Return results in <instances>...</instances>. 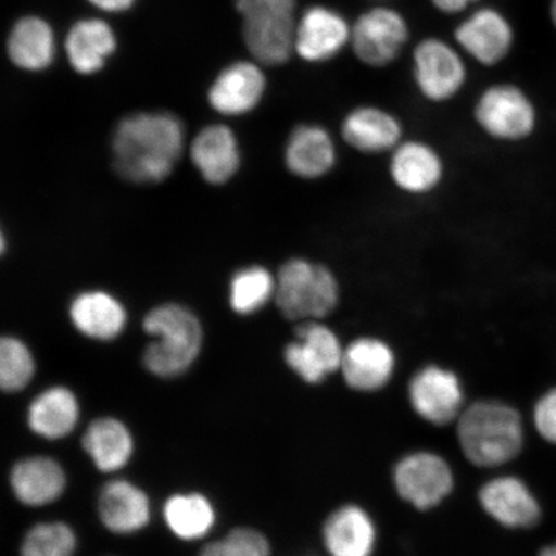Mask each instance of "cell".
Wrapping results in <instances>:
<instances>
[{
  "label": "cell",
  "instance_id": "22",
  "mask_svg": "<svg viewBox=\"0 0 556 556\" xmlns=\"http://www.w3.org/2000/svg\"><path fill=\"white\" fill-rule=\"evenodd\" d=\"M11 485L21 503L45 506L65 490L66 477L58 463L48 457H30L12 469Z\"/></svg>",
  "mask_w": 556,
  "mask_h": 556
},
{
  "label": "cell",
  "instance_id": "21",
  "mask_svg": "<svg viewBox=\"0 0 556 556\" xmlns=\"http://www.w3.org/2000/svg\"><path fill=\"white\" fill-rule=\"evenodd\" d=\"M100 517L104 527L119 534L135 533L148 526L150 503L135 484L114 481L104 485L100 496Z\"/></svg>",
  "mask_w": 556,
  "mask_h": 556
},
{
  "label": "cell",
  "instance_id": "19",
  "mask_svg": "<svg viewBox=\"0 0 556 556\" xmlns=\"http://www.w3.org/2000/svg\"><path fill=\"white\" fill-rule=\"evenodd\" d=\"M481 503L491 517L506 527L531 528L541 518L536 497L518 478L502 477L486 483L481 491Z\"/></svg>",
  "mask_w": 556,
  "mask_h": 556
},
{
  "label": "cell",
  "instance_id": "26",
  "mask_svg": "<svg viewBox=\"0 0 556 556\" xmlns=\"http://www.w3.org/2000/svg\"><path fill=\"white\" fill-rule=\"evenodd\" d=\"M78 420V401L64 387H54L39 394L27 413L33 432L47 440H60L72 433Z\"/></svg>",
  "mask_w": 556,
  "mask_h": 556
},
{
  "label": "cell",
  "instance_id": "16",
  "mask_svg": "<svg viewBox=\"0 0 556 556\" xmlns=\"http://www.w3.org/2000/svg\"><path fill=\"white\" fill-rule=\"evenodd\" d=\"M409 399L415 412L424 419L443 426L454 420L460 412V382L454 372L428 366L415 375L409 386Z\"/></svg>",
  "mask_w": 556,
  "mask_h": 556
},
{
  "label": "cell",
  "instance_id": "35",
  "mask_svg": "<svg viewBox=\"0 0 556 556\" xmlns=\"http://www.w3.org/2000/svg\"><path fill=\"white\" fill-rule=\"evenodd\" d=\"M478 2L479 0H430L438 11L446 15H457Z\"/></svg>",
  "mask_w": 556,
  "mask_h": 556
},
{
  "label": "cell",
  "instance_id": "17",
  "mask_svg": "<svg viewBox=\"0 0 556 556\" xmlns=\"http://www.w3.org/2000/svg\"><path fill=\"white\" fill-rule=\"evenodd\" d=\"M267 80L250 62H238L222 72L208 90V102L224 115L248 114L261 103Z\"/></svg>",
  "mask_w": 556,
  "mask_h": 556
},
{
  "label": "cell",
  "instance_id": "23",
  "mask_svg": "<svg viewBox=\"0 0 556 556\" xmlns=\"http://www.w3.org/2000/svg\"><path fill=\"white\" fill-rule=\"evenodd\" d=\"M70 317L76 329L97 340L115 339L127 323L123 305L102 291H89L76 296L70 307Z\"/></svg>",
  "mask_w": 556,
  "mask_h": 556
},
{
  "label": "cell",
  "instance_id": "18",
  "mask_svg": "<svg viewBox=\"0 0 556 556\" xmlns=\"http://www.w3.org/2000/svg\"><path fill=\"white\" fill-rule=\"evenodd\" d=\"M394 353L384 340L363 337L344 348L342 368L344 378L358 391H375L391 379Z\"/></svg>",
  "mask_w": 556,
  "mask_h": 556
},
{
  "label": "cell",
  "instance_id": "24",
  "mask_svg": "<svg viewBox=\"0 0 556 556\" xmlns=\"http://www.w3.org/2000/svg\"><path fill=\"white\" fill-rule=\"evenodd\" d=\"M326 548L331 556H370L375 542L374 525L357 506H344L326 521Z\"/></svg>",
  "mask_w": 556,
  "mask_h": 556
},
{
  "label": "cell",
  "instance_id": "8",
  "mask_svg": "<svg viewBox=\"0 0 556 556\" xmlns=\"http://www.w3.org/2000/svg\"><path fill=\"white\" fill-rule=\"evenodd\" d=\"M408 39L407 20L389 7L367 10L352 24V51L368 67L381 68L393 64Z\"/></svg>",
  "mask_w": 556,
  "mask_h": 556
},
{
  "label": "cell",
  "instance_id": "28",
  "mask_svg": "<svg viewBox=\"0 0 556 556\" xmlns=\"http://www.w3.org/2000/svg\"><path fill=\"white\" fill-rule=\"evenodd\" d=\"M54 52V35L45 20L26 17L13 27L9 39L13 64L29 72H39L52 64Z\"/></svg>",
  "mask_w": 556,
  "mask_h": 556
},
{
  "label": "cell",
  "instance_id": "9",
  "mask_svg": "<svg viewBox=\"0 0 556 556\" xmlns=\"http://www.w3.org/2000/svg\"><path fill=\"white\" fill-rule=\"evenodd\" d=\"M388 173L402 193L428 197L441 189L446 178V162L432 143L405 138L389 154Z\"/></svg>",
  "mask_w": 556,
  "mask_h": 556
},
{
  "label": "cell",
  "instance_id": "38",
  "mask_svg": "<svg viewBox=\"0 0 556 556\" xmlns=\"http://www.w3.org/2000/svg\"><path fill=\"white\" fill-rule=\"evenodd\" d=\"M551 15H552L553 24L556 27V0H553V2H552Z\"/></svg>",
  "mask_w": 556,
  "mask_h": 556
},
{
  "label": "cell",
  "instance_id": "33",
  "mask_svg": "<svg viewBox=\"0 0 556 556\" xmlns=\"http://www.w3.org/2000/svg\"><path fill=\"white\" fill-rule=\"evenodd\" d=\"M269 544L260 532L238 528L225 539L206 545L199 556H269Z\"/></svg>",
  "mask_w": 556,
  "mask_h": 556
},
{
  "label": "cell",
  "instance_id": "7",
  "mask_svg": "<svg viewBox=\"0 0 556 556\" xmlns=\"http://www.w3.org/2000/svg\"><path fill=\"white\" fill-rule=\"evenodd\" d=\"M413 61L415 86L430 103L450 102L467 86V65L446 40L434 37L420 40Z\"/></svg>",
  "mask_w": 556,
  "mask_h": 556
},
{
  "label": "cell",
  "instance_id": "10",
  "mask_svg": "<svg viewBox=\"0 0 556 556\" xmlns=\"http://www.w3.org/2000/svg\"><path fill=\"white\" fill-rule=\"evenodd\" d=\"M344 348L323 321L299 324L295 339L285 348V361L299 377L308 382L323 381L342 366Z\"/></svg>",
  "mask_w": 556,
  "mask_h": 556
},
{
  "label": "cell",
  "instance_id": "36",
  "mask_svg": "<svg viewBox=\"0 0 556 556\" xmlns=\"http://www.w3.org/2000/svg\"><path fill=\"white\" fill-rule=\"evenodd\" d=\"M90 3L108 12H121L130 9L136 0H89Z\"/></svg>",
  "mask_w": 556,
  "mask_h": 556
},
{
  "label": "cell",
  "instance_id": "1",
  "mask_svg": "<svg viewBox=\"0 0 556 556\" xmlns=\"http://www.w3.org/2000/svg\"><path fill=\"white\" fill-rule=\"evenodd\" d=\"M184 146V125L172 114L125 117L113 139L115 170L129 182H162L182 155Z\"/></svg>",
  "mask_w": 556,
  "mask_h": 556
},
{
  "label": "cell",
  "instance_id": "32",
  "mask_svg": "<svg viewBox=\"0 0 556 556\" xmlns=\"http://www.w3.org/2000/svg\"><path fill=\"white\" fill-rule=\"evenodd\" d=\"M75 533L64 523H41L31 528L23 542V556H73Z\"/></svg>",
  "mask_w": 556,
  "mask_h": 556
},
{
  "label": "cell",
  "instance_id": "3",
  "mask_svg": "<svg viewBox=\"0 0 556 556\" xmlns=\"http://www.w3.org/2000/svg\"><path fill=\"white\" fill-rule=\"evenodd\" d=\"M458 440L469 460L498 467L523 447V427L516 409L500 402H478L458 421Z\"/></svg>",
  "mask_w": 556,
  "mask_h": 556
},
{
  "label": "cell",
  "instance_id": "6",
  "mask_svg": "<svg viewBox=\"0 0 556 556\" xmlns=\"http://www.w3.org/2000/svg\"><path fill=\"white\" fill-rule=\"evenodd\" d=\"M472 116L486 137L505 143L525 141L538 125L532 100L509 83L486 87L477 99Z\"/></svg>",
  "mask_w": 556,
  "mask_h": 556
},
{
  "label": "cell",
  "instance_id": "4",
  "mask_svg": "<svg viewBox=\"0 0 556 556\" xmlns=\"http://www.w3.org/2000/svg\"><path fill=\"white\" fill-rule=\"evenodd\" d=\"M143 328L156 338L144 352V365L160 378H174L189 370L203 344L197 316L182 305L163 304L144 317Z\"/></svg>",
  "mask_w": 556,
  "mask_h": 556
},
{
  "label": "cell",
  "instance_id": "11",
  "mask_svg": "<svg viewBox=\"0 0 556 556\" xmlns=\"http://www.w3.org/2000/svg\"><path fill=\"white\" fill-rule=\"evenodd\" d=\"M352 25L337 10L316 4L296 23L294 52L308 64H326L351 46Z\"/></svg>",
  "mask_w": 556,
  "mask_h": 556
},
{
  "label": "cell",
  "instance_id": "14",
  "mask_svg": "<svg viewBox=\"0 0 556 556\" xmlns=\"http://www.w3.org/2000/svg\"><path fill=\"white\" fill-rule=\"evenodd\" d=\"M458 47L483 66H496L510 53L514 30L502 12L484 7L458 24L455 30Z\"/></svg>",
  "mask_w": 556,
  "mask_h": 556
},
{
  "label": "cell",
  "instance_id": "34",
  "mask_svg": "<svg viewBox=\"0 0 556 556\" xmlns=\"http://www.w3.org/2000/svg\"><path fill=\"white\" fill-rule=\"evenodd\" d=\"M534 426L545 441L556 444V388L538 402L534 408Z\"/></svg>",
  "mask_w": 556,
  "mask_h": 556
},
{
  "label": "cell",
  "instance_id": "5",
  "mask_svg": "<svg viewBox=\"0 0 556 556\" xmlns=\"http://www.w3.org/2000/svg\"><path fill=\"white\" fill-rule=\"evenodd\" d=\"M243 17V39L256 61L287 64L294 52L296 0H236Z\"/></svg>",
  "mask_w": 556,
  "mask_h": 556
},
{
  "label": "cell",
  "instance_id": "15",
  "mask_svg": "<svg viewBox=\"0 0 556 556\" xmlns=\"http://www.w3.org/2000/svg\"><path fill=\"white\" fill-rule=\"evenodd\" d=\"M394 482L400 495L420 510L440 504L454 484L446 462L426 452L403 458L395 468Z\"/></svg>",
  "mask_w": 556,
  "mask_h": 556
},
{
  "label": "cell",
  "instance_id": "2",
  "mask_svg": "<svg viewBox=\"0 0 556 556\" xmlns=\"http://www.w3.org/2000/svg\"><path fill=\"white\" fill-rule=\"evenodd\" d=\"M340 302L342 283L328 264L295 256L278 269L275 303L289 321H323Z\"/></svg>",
  "mask_w": 556,
  "mask_h": 556
},
{
  "label": "cell",
  "instance_id": "13",
  "mask_svg": "<svg viewBox=\"0 0 556 556\" xmlns=\"http://www.w3.org/2000/svg\"><path fill=\"white\" fill-rule=\"evenodd\" d=\"M340 137L348 148L361 155H389L405 139V127L391 111L375 104H359L343 117Z\"/></svg>",
  "mask_w": 556,
  "mask_h": 556
},
{
  "label": "cell",
  "instance_id": "27",
  "mask_svg": "<svg viewBox=\"0 0 556 556\" xmlns=\"http://www.w3.org/2000/svg\"><path fill=\"white\" fill-rule=\"evenodd\" d=\"M83 446L102 471H116L127 465L134 454V438L123 422L103 417L90 424Z\"/></svg>",
  "mask_w": 556,
  "mask_h": 556
},
{
  "label": "cell",
  "instance_id": "12",
  "mask_svg": "<svg viewBox=\"0 0 556 556\" xmlns=\"http://www.w3.org/2000/svg\"><path fill=\"white\" fill-rule=\"evenodd\" d=\"M283 162L291 176L307 182L321 180L339 164L337 139L323 124H299L285 144Z\"/></svg>",
  "mask_w": 556,
  "mask_h": 556
},
{
  "label": "cell",
  "instance_id": "31",
  "mask_svg": "<svg viewBox=\"0 0 556 556\" xmlns=\"http://www.w3.org/2000/svg\"><path fill=\"white\" fill-rule=\"evenodd\" d=\"M35 364L29 348L15 338L0 342V386L5 392H18L31 381Z\"/></svg>",
  "mask_w": 556,
  "mask_h": 556
},
{
  "label": "cell",
  "instance_id": "20",
  "mask_svg": "<svg viewBox=\"0 0 556 556\" xmlns=\"http://www.w3.org/2000/svg\"><path fill=\"white\" fill-rule=\"evenodd\" d=\"M190 155L201 176L213 185L227 182L240 166L238 139L225 125L201 130L193 139Z\"/></svg>",
  "mask_w": 556,
  "mask_h": 556
},
{
  "label": "cell",
  "instance_id": "29",
  "mask_svg": "<svg viewBox=\"0 0 556 556\" xmlns=\"http://www.w3.org/2000/svg\"><path fill=\"white\" fill-rule=\"evenodd\" d=\"M166 525L177 538L192 541L204 538L215 523V511L208 500L199 493L177 495L164 507Z\"/></svg>",
  "mask_w": 556,
  "mask_h": 556
},
{
  "label": "cell",
  "instance_id": "30",
  "mask_svg": "<svg viewBox=\"0 0 556 556\" xmlns=\"http://www.w3.org/2000/svg\"><path fill=\"white\" fill-rule=\"evenodd\" d=\"M276 276L266 267L252 266L239 270L229 285V304L239 315H253L275 301Z\"/></svg>",
  "mask_w": 556,
  "mask_h": 556
},
{
  "label": "cell",
  "instance_id": "25",
  "mask_svg": "<svg viewBox=\"0 0 556 556\" xmlns=\"http://www.w3.org/2000/svg\"><path fill=\"white\" fill-rule=\"evenodd\" d=\"M116 39L111 27L101 20H83L76 23L66 38L70 64L79 74H94L113 54Z\"/></svg>",
  "mask_w": 556,
  "mask_h": 556
},
{
  "label": "cell",
  "instance_id": "37",
  "mask_svg": "<svg viewBox=\"0 0 556 556\" xmlns=\"http://www.w3.org/2000/svg\"><path fill=\"white\" fill-rule=\"evenodd\" d=\"M540 556H556V544L545 547Z\"/></svg>",
  "mask_w": 556,
  "mask_h": 556
}]
</instances>
